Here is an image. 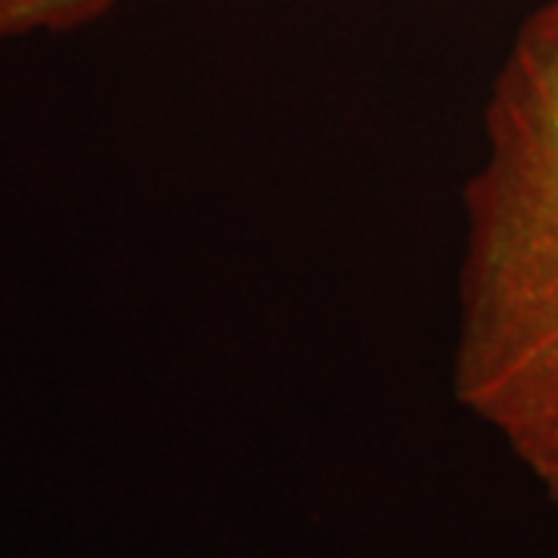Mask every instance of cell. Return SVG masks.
<instances>
[{"mask_svg": "<svg viewBox=\"0 0 558 558\" xmlns=\"http://www.w3.org/2000/svg\"><path fill=\"white\" fill-rule=\"evenodd\" d=\"M119 0H0V44L65 35L112 13Z\"/></svg>", "mask_w": 558, "mask_h": 558, "instance_id": "cell-2", "label": "cell"}, {"mask_svg": "<svg viewBox=\"0 0 558 558\" xmlns=\"http://www.w3.org/2000/svg\"><path fill=\"white\" fill-rule=\"evenodd\" d=\"M462 218L453 395L558 509V0L490 84Z\"/></svg>", "mask_w": 558, "mask_h": 558, "instance_id": "cell-1", "label": "cell"}]
</instances>
